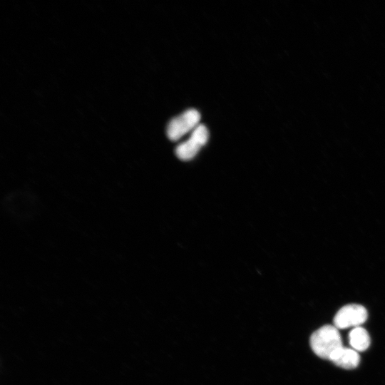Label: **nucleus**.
<instances>
[{
  "instance_id": "nucleus-1",
  "label": "nucleus",
  "mask_w": 385,
  "mask_h": 385,
  "mask_svg": "<svg viewBox=\"0 0 385 385\" xmlns=\"http://www.w3.org/2000/svg\"><path fill=\"white\" fill-rule=\"evenodd\" d=\"M314 353L324 359H329L332 354L342 346L341 335L334 325H324L314 332L309 339Z\"/></svg>"
},
{
  "instance_id": "nucleus-4",
  "label": "nucleus",
  "mask_w": 385,
  "mask_h": 385,
  "mask_svg": "<svg viewBox=\"0 0 385 385\" xmlns=\"http://www.w3.org/2000/svg\"><path fill=\"white\" fill-rule=\"evenodd\" d=\"M209 133L204 125H199L193 130L190 138L176 147L178 158L183 160L194 158L200 149L207 142Z\"/></svg>"
},
{
  "instance_id": "nucleus-3",
  "label": "nucleus",
  "mask_w": 385,
  "mask_h": 385,
  "mask_svg": "<svg viewBox=\"0 0 385 385\" xmlns=\"http://www.w3.org/2000/svg\"><path fill=\"white\" fill-rule=\"evenodd\" d=\"M368 317L364 307L358 304H349L342 307L334 317V325L339 329L360 327Z\"/></svg>"
},
{
  "instance_id": "nucleus-6",
  "label": "nucleus",
  "mask_w": 385,
  "mask_h": 385,
  "mask_svg": "<svg viewBox=\"0 0 385 385\" xmlns=\"http://www.w3.org/2000/svg\"><path fill=\"white\" fill-rule=\"evenodd\" d=\"M349 342L353 349L356 351H364L369 348L371 339L369 333L364 328L356 327L350 331Z\"/></svg>"
},
{
  "instance_id": "nucleus-5",
  "label": "nucleus",
  "mask_w": 385,
  "mask_h": 385,
  "mask_svg": "<svg viewBox=\"0 0 385 385\" xmlns=\"http://www.w3.org/2000/svg\"><path fill=\"white\" fill-rule=\"evenodd\" d=\"M329 360L339 367L353 369L359 365L360 356L356 350L342 346L332 354Z\"/></svg>"
},
{
  "instance_id": "nucleus-2",
  "label": "nucleus",
  "mask_w": 385,
  "mask_h": 385,
  "mask_svg": "<svg viewBox=\"0 0 385 385\" xmlns=\"http://www.w3.org/2000/svg\"><path fill=\"white\" fill-rule=\"evenodd\" d=\"M200 120V114L195 109H190L173 118L167 126V135L171 140H177L192 130Z\"/></svg>"
}]
</instances>
